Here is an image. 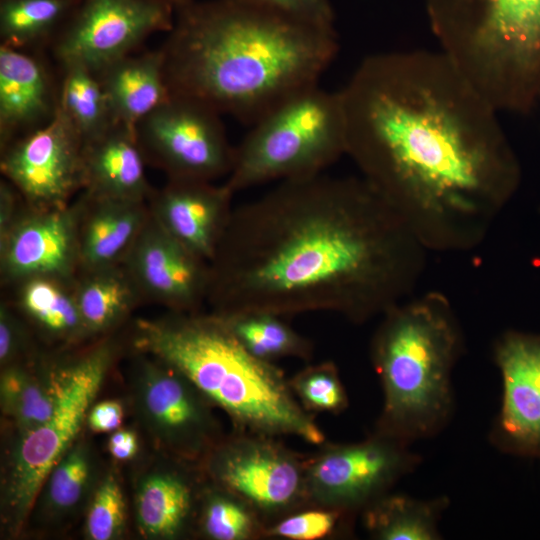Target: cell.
<instances>
[{
    "instance_id": "cell-1",
    "label": "cell",
    "mask_w": 540,
    "mask_h": 540,
    "mask_svg": "<svg viewBox=\"0 0 540 540\" xmlns=\"http://www.w3.org/2000/svg\"><path fill=\"white\" fill-rule=\"evenodd\" d=\"M340 94L346 155L423 245L471 243L516 190L499 112L442 51L369 55Z\"/></svg>"
},
{
    "instance_id": "cell-2",
    "label": "cell",
    "mask_w": 540,
    "mask_h": 540,
    "mask_svg": "<svg viewBox=\"0 0 540 540\" xmlns=\"http://www.w3.org/2000/svg\"><path fill=\"white\" fill-rule=\"evenodd\" d=\"M422 245L363 177L284 180L234 206L209 262L207 302L221 315L329 312L365 322L408 291Z\"/></svg>"
},
{
    "instance_id": "cell-3",
    "label": "cell",
    "mask_w": 540,
    "mask_h": 540,
    "mask_svg": "<svg viewBox=\"0 0 540 540\" xmlns=\"http://www.w3.org/2000/svg\"><path fill=\"white\" fill-rule=\"evenodd\" d=\"M162 49L168 86L252 125L318 84L338 51L334 29L234 0L191 2Z\"/></svg>"
},
{
    "instance_id": "cell-4",
    "label": "cell",
    "mask_w": 540,
    "mask_h": 540,
    "mask_svg": "<svg viewBox=\"0 0 540 540\" xmlns=\"http://www.w3.org/2000/svg\"><path fill=\"white\" fill-rule=\"evenodd\" d=\"M135 328V347L185 375L224 410L236 430L294 436L313 445L325 442L283 372L252 354L221 315L173 312L139 320Z\"/></svg>"
},
{
    "instance_id": "cell-5",
    "label": "cell",
    "mask_w": 540,
    "mask_h": 540,
    "mask_svg": "<svg viewBox=\"0 0 540 540\" xmlns=\"http://www.w3.org/2000/svg\"><path fill=\"white\" fill-rule=\"evenodd\" d=\"M460 327L447 299L428 294L383 314L371 358L383 391L375 431L408 443L433 437L454 410Z\"/></svg>"
},
{
    "instance_id": "cell-6",
    "label": "cell",
    "mask_w": 540,
    "mask_h": 540,
    "mask_svg": "<svg viewBox=\"0 0 540 540\" xmlns=\"http://www.w3.org/2000/svg\"><path fill=\"white\" fill-rule=\"evenodd\" d=\"M441 50L498 112L540 103V0H425Z\"/></svg>"
},
{
    "instance_id": "cell-7",
    "label": "cell",
    "mask_w": 540,
    "mask_h": 540,
    "mask_svg": "<svg viewBox=\"0 0 540 540\" xmlns=\"http://www.w3.org/2000/svg\"><path fill=\"white\" fill-rule=\"evenodd\" d=\"M346 154V122L340 91L317 85L287 98L254 124L235 146L225 181L235 195L271 182L309 177Z\"/></svg>"
},
{
    "instance_id": "cell-8",
    "label": "cell",
    "mask_w": 540,
    "mask_h": 540,
    "mask_svg": "<svg viewBox=\"0 0 540 540\" xmlns=\"http://www.w3.org/2000/svg\"><path fill=\"white\" fill-rule=\"evenodd\" d=\"M109 342L93 347L61 367V382L51 416L20 435L4 480V516L12 530L21 527L53 467L74 444L112 363Z\"/></svg>"
},
{
    "instance_id": "cell-9",
    "label": "cell",
    "mask_w": 540,
    "mask_h": 540,
    "mask_svg": "<svg viewBox=\"0 0 540 540\" xmlns=\"http://www.w3.org/2000/svg\"><path fill=\"white\" fill-rule=\"evenodd\" d=\"M205 456L206 471L213 483L244 500L266 527L310 507L306 459L276 437L236 430Z\"/></svg>"
},
{
    "instance_id": "cell-10",
    "label": "cell",
    "mask_w": 540,
    "mask_h": 540,
    "mask_svg": "<svg viewBox=\"0 0 540 540\" xmlns=\"http://www.w3.org/2000/svg\"><path fill=\"white\" fill-rule=\"evenodd\" d=\"M420 462L410 443L375 430L360 442L328 444L306 458L309 505L361 513Z\"/></svg>"
},
{
    "instance_id": "cell-11",
    "label": "cell",
    "mask_w": 540,
    "mask_h": 540,
    "mask_svg": "<svg viewBox=\"0 0 540 540\" xmlns=\"http://www.w3.org/2000/svg\"><path fill=\"white\" fill-rule=\"evenodd\" d=\"M135 131L146 162L162 169L168 179L212 182L232 169L235 147L220 113L198 100L172 94Z\"/></svg>"
},
{
    "instance_id": "cell-12",
    "label": "cell",
    "mask_w": 540,
    "mask_h": 540,
    "mask_svg": "<svg viewBox=\"0 0 540 540\" xmlns=\"http://www.w3.org/2000/svg\"><path fill=\"white\" fill-rule=\"evenodd\" d=\"M166 0H81L59 37L62 66L80 64L95 73L124 58L144 39L174 25Z\"/></svg>"
},
{
    "instance_id": "cell-13",
    "label": "cell",
    "mask_w": 540,
    "mask_h": 540,
    "mask_svg": "<svg viewBox=\"0 0 540 540\" xmlns=\"http://www.w3.org/2000/svg\"><path fill=\"white\" fill-rule=\"evenodd\" d=\"M83 139L57 105L43 125L1 148V172L32 208L69 204L83 189Z\"/></svg>"
},
{
    "instance_id": "cell-14",
    "label": "cell",
    "mask_w": 540,
    "mask_h": 540,
    "mask_svg": "<svg viewBox=\"0 0 540 540\" xmlns=\"http://www.w3.org/2000/svg\"><path fill=\"white\" fill-rule=\"evenodd\" d=\"M155 360H144L138 373L136 395L143 420L179 456H205L221 440L212 403L185 375Z\"/></svg>"
},
{
    "instance_id": "cell-15",
    "label": "cell",
    "mask_w": 540,
    "mask_h": 540,
    "mask_svg": "<svg viewBox=\"0 0 540 540\" xmlns=\"http://www.w3.org/2000/svg\"><path fill=\"white\" fill-rule=\"evenodd\" d=\"M80 201L38 209L25 204L0 238V270L4 282L20 283L46 276L75 283L79 272Z\"/></svg>"
},
{
    "instance_id": "cell-16",
    "label": "cell",
    "mask_w": 540,
    "mask_h": 540,
    "mask_svg": "<svg viewBox=\"0 0 540 540\" xmlns=\"http://www.w3.org/2000/svg\"><path fill=\"white\" fill-rule=\"evenodd\" d=\"M494 360L502 397L490 441L504 453L540 458V334L505 333Z\"/></svg>"
},
{
    "instance_id": "cell-17",
    "label": "cell",
    "mask_w": 540,
    "mask_h": 540,
    "mask_svg": "<svg viewBox=\"0 0 540 540\" xmlns=\"http://www.w3.org/2000/svg\"><path fill=\"white\" fill-rule=\"evenodd\" d=\"M122 265L141 298L173 312H197L207 301L209 262L169 235L151 214Z\"/></svg>"
},
{
    "instance_id": "cell-18",
    "label": "cell",
    "mask_w": 540,
    "mask_h": 540,
    "mask_svg": "<svg viewBox=\"0 0 540 540\" xmlns=\"http://www.w3.org/2000/svg\"><path fill=\"white\" fill-rule=\"evenodd\" d=\"M233 196L225 184L168 179L162 189L153 191L148 207L169 235L210 262L232 215Z\"/></svg>"
},
{
    "instance_id": "cell-19",
    "label": "cell",
    "mask_w": 540,
    "mask_h": 540,
    "mask_svg": "<svg viewBox=\"0 0 540 540\" xmlns=\"http://www.w3.org/2000/svg\"><path fill=\"white\" fill-rule=\"evenodd\" d=\"M79 201V272L121 265L149 219L148 205L85 191Z\"/></svg>"
},
{
    "instance_id": "cell-20",
    "label": "cell",
    "mask_w": 540,
    "mask_h": 540,
    "mask_svg": "<svg viewBox=\"0 0 540 540\" xmlns=\"http://www.w3.org/2000/svg\"><path fill=\"white\" fill-rule=\"evenodd\" d=\"M136 132L115 124L83 145V190L95 197L146 202L153 193Z\"/></svg>"
},
{
    "instance_id": "cell-21",
    "label": "cell",
    "mask_w": 540,
    "mask_h": 540,
    "mask_svg": "<svg viewBox=\"0 0 540 540\" xmlns=\"http://www.w3.org/2000/svg\"><path fill=\"white\" fill-rule=\"evenodd\" d=\"M49 76L43 65L18 48L0 46L1 148L46 123L55 113Z\"/></svg>"
},
{
    "instance_id": "cell-22",
    "label": "cell",
    "mask_w": 540,
    "mask_h": 540,
    "mask_svg": "<svg viewBox=\"0 0 540 540\" xmlns=\"http://www.w3.org/2000/svg\"><path fill=\"white\" fill-rule=\"evenodd\" d=\"M97 75L114 122L133 131L141 120L172 96L162 50L137 56L130 54Z\"/></svg>"
},
{
    "instance_id": "cell-23",
    "label": "cell",
    "mask_w": 540,
    "mask_h": 540,
    "mask_svg": "<svg viewBox=\"0 0 540 540\" xmlns=\"http://www.w3.org/2000/svg\"><path fill=\"white\" fill-rule=\"evenodd\" d=\"M195 495L186 477L159 471L146 476L136 494V518L148 538L172 539L191 522Z\"/></svg>"
},
{
    "instance_id": "cell-24",
    "label": "cell",
    "mask_w": 540,
    "mask_h": 540,
    "mask_svg": "<svg viewBox=\"0 0 540 540\" xmlns=\"http://www.w3.org/2000/svg\"><path fill=\"white\" fill-rule=\"evenodd\" d=\"M449 505L445 496L421 500L387 493L362 512L368 534L378 540H438L439 521Z\"/></svg>"
},
{
    "instance_id": "cell-25",
    "label": "cell",
    "mask_w": 540,
    "mask_h": 540,
    "mask_svg": "<svg viewBox=\"0 0 540 540\" xmlns=\"http://www.w3.org/2000/svg\"><path fill=\"white\" fill-rule=\"evenodd\" d=\"M74 292L87 335L116 326L142 299L122 264L80 273Z\"/></svg>"
},
{
    "instance_id": "cell-26",
    "label": "cell",
    "mask_w": 540,
    "mask_h": 540,
    "mask_svg": "<svg viewBox=\"0 0 540 540\" xmlns=\"http://www.w3.org/2000/svg\"><path fill=\"white\" fill-rule=\"evenodd\" d=\"M4 367L0 381L1 408L23 435L51 416L61 382V367L40 372L18 364Z\"/></svg>"
},
{
    "instance_id": "cell-27",
    "label": "cell",
    "mask_w": 540,
    "mask_h": 540,
    "mask_svg": "<svg viewBox=\"0 0 540 540\" xmlns=\"http://www.w3.org/2000/svg\"><path fill=\"white\" fill-rule=\"evenodd\" d=\"M18 284L20 308L44 332L67 341L87 335L74 292L75 283L39 276Z\"/></svg>"
},
{
    "instance_id": "cell-28",
    "label": "cell",
    "mask_w": 540,
    "mask_h": 540,
    "mask_svg": "<svg viewBox=\"0 0 540 540\" xmlns=\"http://www.w3.org/2000/svg\"><path fill=\"white\" fill-rule=\"evenodd\" d=\"M63 69L58 106L85 143L116 123L97 73L80 64L63 65Z\"/></svg>"
},
{
    "instance_id": "cell-29",
    "label": "cell",
    "mask_w": 540,
    "mask_h": 540,
    "mask_svg": "<svg viewBox=\"0 0 540 540\" xmlns=\"http://www.w3.org/2000/svg\"><path fill=\"white\" fill-rule=\"evenodd\" d=\"M221 316L241 343L258 358L269 362L286 357L308 360L313 354L312 343L286 324L283 317L269 313Z\"/></svg>"
},
{
    "instance_id": "cell-30",
    "label": "cell",
    "mask_w": 540,
    "mask_h": 540,
    "mask_svg": "<svg viewBox=\"0 0 540 540\" xmlns=\"http://www.w3.org/2000/svg\"><path fill=\"white\" fill-rule=\"evenodd\" d=\"M81 0H0L2 43L22 48L49 36Z\"/></svg>"
},
{
    "instance_id": "cell-31",
    "label": "cell",
    "mask_w": 540,
    "mask_h": 540,
    "mask_svg": "<svg viewBox=\"0 0 540 540\" xmlns=\"http://www.w3.org/2000/svg\"><path fill=\"white\" fill-rule=\"evenodd\" d=\"M200 526L214 540H253L264 536L266 528L250 505L215 484L202 495Z\"/></svg>"
},
{
    "instance_id": "cell-32",
    "label": "cell",
    "mask_w": 540,
    "mask_h": 540,
    "mask_svg": "<svg viewBox=\"0 0 540 540\" xmlns=\"http://www.w3.org/2000/svg\"><path fill=\"white\" fill-rule=\"evenodd\" d=\"M90 476L88 450L84 445L73 444L46 479V504L49 511L60 515L74 508L84 496Z\"/></svg>"
},
{
    "instance_id": "cell-33",
    "label": "cell",
    "mask_w": 540,
    "mask_h": 540,
    "mask_svg": "<svg viewBox=\"0 0 540 540\" xmlns=\"http://www.w3.org/2000/svg\"><path fill=\"white\" fill-rule=\"evenodd\" d=\"M296 398L308 412L340 413L348 406V397L332 362L309 365L289 380Z\"/></svg>"
},
{
    "instance_id": "cell-34",
    "label": "cell",
    "mask_w": 540,
    "mask_h": 540,
    "mask_svg": "<svg viewBox=\"0 0 540 540\" xmlns=\"http://www.w3.org/2000/svg\"><path fill=\"white\" fill-rule=\"evenodd\" d=\"M353 516L334 509L308 507L268 525L264 536L290 540L322 539L340 530L348 533Z\"/></svg>"
},
{
    "instance_id": "cell-35",
    "label": "cell",
    "mask_w": 540,
    "mask_h": 540,
    "mask_svg": "<svg viewBox=\"0 0 540 540\" xmlns=\"http://www.w3.org/2000/svg\"><path fill=\"white\" fill-rule=\"evenodd\" d=\"M126 519L124 495L117 479L109 474L98 485L86 518V533L93 540H111L123 531Z\"/></svg>"
},
{
    "instance_id": "cell-36",
    "label": "cell",
    "mask_w": 540,
    "mask_h": 540,
    "mask_svg": "<svg viewBox=\"0 0 540 540\" xmlns=\"http://www.w3.org/2000/svg\"><path fill=\"white\" fill-rule=\"evenodd\" d=\"M300 22L334 29V11L329 0H234Z\"/></svg>"
},
{
    "instance_id": "cell-37",
    "label": "cell",
    "mask_w": 540,
    "mask_h": 540,
    "mask_svg": "<svg viewBox=\"0 0 540 540\" xmlns=\"http://www.w3.org/2000/svg\"><path fill=\"white\" fill-rule=\"evenodd\" d=\"M26 345V332L9 306L2 302L0 306V362L11 364Z\"/></svg>"
},
{
    "instance_id": "cell-38",
    "label": "cell",
    "mask_w": 540,
    "mask_h": 540,
    "mask_svg": "<svg viewBox=\"0 0 540 540\" xmlns=\"http://www.w3.org/2000/svg\"><path fill=\"white\" fill-rule=\"evenodd\" d=\"M123 416L121 403L116 400H107L91 407L87 423L94 432H111L120 426Z\"/></svg>"
},
{
    "instance_id": "cell-39",
    "label": "cell",
    "mask_w": 540,
    "mask_h": 540,
    "mask_svg": "<svg viewBox=\"0 0 540 540\" xmlns=\"http://www.w3.org/2000/svg\"><path fill=\"white\" fill-rule=\"evenodd\" d=\"M22 197L15 187L6 179L0 183V238L5 236L23 206Z\"/></svg>"
},
{
    "instance_id": "cell-40",
    "label": "cell",
    "mask_w": 540,
    "mask_h": 540,
    "mask_svg": "<svg viewBox=\"0 0 540 540\" xmlns=\"http://www.w3.org/2000/svg\"><path fill=\"white\" fill-rule=\"evenodd\" d=\"M108 448L114 458L122 461L129 460L137 452V437L130 430L116 431L110 437Z\"/></svg>"
},
{
    "instance_id": "cell-41",
    "label": "cell",
    "mask_w": 540,
    "mask_h": 540,
    "mask_svg": "<svg viewBox=\"0 0 540 540\" xmlns=\"http://www.w3.org/2000/svg\"><path fill=\"white\" fill-rule=\"evenodd\" d=\"M166 1L172 3L177 8L191 2L190 0H166Z\"/></svg>"
}]
</instances>
